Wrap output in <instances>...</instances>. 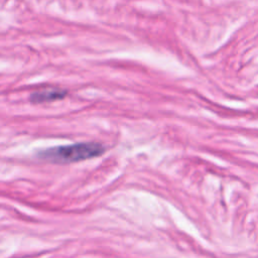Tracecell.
<instances>
[{"label": "cell", "instance_id": "cell-2", "mask_svg": "<svg viewBox=\"0 0 258 258\" xmlns=\"http://www.w3.org/2000/svg\"><path fill=\"white\" fill-rule=\"evenodd\" d=\"M67 95H68L67 90L59 89V88H47V89H42V90L33 92L30 95L29 100L33 104H41V103L61 100L66 98Z\"/></svg>", "mask_w": 258, "mask_h": 258}, {"label": "cell", "instance_id": "cell-1", "mask_svg": "<svg viewBox=\"0 0 258 258\" xmlns=\"http://www.w3.org/2000/svg\"><path fill=\"white\" fill-rule=\"evenodd\" d=\"M105 147L99 142H79L50 147L38 152V157L53 163H71L100 156Z\"/></svg>", "mask_w": 258, "mask_h": 258}]
</instances>
